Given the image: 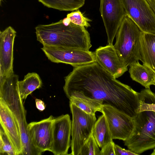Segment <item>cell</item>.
I'll use <instances>...</instances> for the list:
<instances>
[{"label":"cell","mask_w":155,"mask_h":155,"mask_svg":"<svg viewBox=\"0 0 155 155\" xmlns=\"http://www.w3.org/2000/svg\"><path fill=\"white\" fill-rule=\"evenodd\" d=\"M94 53L96 61L114 78L121 76L128 70L113 44L100 46Z\"/></svg>","instance_id":"13"},{"label":"cell","mask_w":155,"mask_h":155,"mask_svg":"<svg viewBox=\"0 0 155 155\" xmlns=\"http://www.w3.org/2000/svg\"><path fill=\"white\" fill-rule=\"evenodd\" d=\"M139 98L140 103L139 112L151 111L155 113V94L150 88L142 90L139 92Z\"/></svg>","instance_id":"22"},{"label":"cell","mask_w":155,"mask_h":155,"mask_svg":"<svg viewBox=\"0 0 155 155\" xmlns=\"http://www.w3.org/2000/svg\"><path fill=\"white\" fill-rule=\"evenodd\" d=\"M142 31L126 14L116 34L114 46L127 67L140 60V38Z\"/></svg>","instance_id":"5"},{"label":"cell","mask_w":155,"mask_h":155,"mask_svg":"<svg viewBox=\"0 0 155 155\" xmlns=\"http://www.w3.org/2000/svg\"><path fill=\"white\" fill-rule=\"evenodd\" d=\"M114 151L115 155H138L129 149L126 150L115 143Z\"/></svg>","instance_id":"27"},{"label":"cell","mask_w":155,"mask_h":155,"mask_svg":"<svg viewBox=\"0 0 155 155\" xmlns=\"http://www.w3.org/2000/svg\"><path fill=\"white\" fill-rule=\"evenodd\" d=\"M16 35L11 26L0 32V80L14 73L13 46Z\"/></svg>","instance_id":"14"},{"label":"cell","mask_w":155,"mask_h":155,"mask_svg":"<svg viewBox=\"0 0 155 155\" xmlns=\"http://www.w3.org/2000/svg\"><path fill=\"white\" fill-rule=\"evenodd\" d=\"M18 81V76L14 73L0 80V99L9 108L18 126L22 145L21 155H40L32 144L28 134L26 112L19 93Z\"/></svg>","instance_id":"3"},{"label":"cell","mask_w":155,"mask_h":155,"mask_svg":"<svg viewBox=\"0 0 155 155\" xmlns=\"http://www.w3.org/2000/svg\"><path fill=\"white\" fill-rule=\"evenodd\" d=\"M68 99L70 102L88 114L94 115L97 111L101 112L103 105L101 101L78 95H72Z\"/></svg>","instance_id":"19"},{"label":"cell","mask_w":155,"mask_h":155,"mask_svg":"<svg viewBox=\"0 0 155 155\" xmlns=\"http://www.w3.org/2000/svg\"><path fill=\"white\" fill-rule=\"evenodd\" d=\"M2 0H0V5H1V2H2Z\"/></svg>","instance_id":"31"},{"label":"cell","mask_w":155,"mask_h":155,"mask_svg":"<svg viewBox=\"0 0 155 155\" xmlns=\"http://www.w3.org/2000/svg\"><path fill=\"white\" fill-rule=\"evenodd\" d=\"M126 14L144 33L155 34V13L146 0H121Z\"/></svg>","instance_id":"8"},{"label":"cell","mask_w":155,"mask_h":155,"mask_svg":"<svg viewBox=\"0 0 155 155\" xmlns=\"http://www.w3.org/2000/svg\"><path fill=\"white\" fill-rule=\"evenodd\" d=\"M154 85H155V84H154Z\"/></svg>","instance_id":"32"},{"label":"cell","mask_w":155,"mask_h":155,"mask_svg":"<svg viewBox=\"0 0 155 155\" xmlns=\"http://www.w3.org/2000/svg\"><path fill=\"white\" fill-rule=\"evenodd\" d=\"M54 117H48L28 124L27 130L31 143L41 154L50 151L52 142V127Z\"/></svg>","instance_id":"12"},{"label":"cell","mask_w":155,"mask_h":155,"mask_svg":"<svg viewBox=\"0 0 155 155\" xmlns=\"http://www.w3.org/2000/svg\"><path fill=\"white\" fill-rule=\"evenodd\" d=\"M41 50L51 61L64 63L73 67L96 61L94 52L89 50L43 46Z\"/></svg>","instance_id":"7"},{"label":"cell","mask_w":155,"mask_h":155,"mask_svg":"<svg viewBox=\"0 0 155 155\" xmlns=\"http://www.w3.org/2000/svg\"><path fill=\"white\" fill-rule=\"evenodd\" d=\"M92 135L99 147L113 140V139L104 115L102 114L96 121L93 130Z\"/></svg>","instance_id":"18"},{"label":"cell","mask_w":155,"mask_h":155,"mask_svg":"<svg viewBox=\"0 0 155 155\" xmlns=\"http://www.w3.org/2000/svg\"><path fill=\"white\" fill-rule=\"evenodd\" d=\"M44 6L61 11L78 9L84 4L85 0H38Z\"/></svg>","instance_id":"21"},{"label":"cell","mask_w":155,"mask_h":155,"mask_svg":"<svg viewBox=\"0 0 155 155\" xmlns=\"http://www.w3.org/2000/svg\"><path fill=\"white\" fill-rule=\"evenodd\" d=\"M35 102L36 107L40 111L44 110L45 108V105L44 102L40 99H36Z\"/></svg>","instance_id":"28"},{"label":"cell","mask_w":155,"mask_h":155,"mask_svg":"<svg viewBox=\"0 0 155 155\" xmlns=\"http://www.w3.org/2000/svg\"><path fill=\"white\" fill-rule=\"evenodd\" d=\"M0 123L11 141L17 155H21L22 145L20 129L10 110L0 99Z\"/></svg>","instance_id":"15"},{"label":"cell","mask_w":155,"mask_h":155,"mask_svg":"<svg viewBox=\"0 0 155 155\" xmlns=\"http://www.w3.org/2000/svg\"><path fill=\"white\" fill-rule=\"evenodd\" d=\"M115 143L113 140L104 146L101 149L100 155H115Z\"/></svg>","instance_id":"26"},{"label":"cell","mask_w":155,"mask_h":155,"mask_svg":"<svg viewBox=\"0 0 155 155\" xmlns=\"http://www.w3.org/2000/svg\"><path fill=\"white\" fill-rule=\"evenodd\" d=\"M155 13V0H146Z\"/></svg>","instance_id":"29"},{"label":"cell","mask_w":155,"mask_h":155,"mask_svg":"<svg viewBox=\"0 0 155 155\" xmlns=\"http://www.w3.org/2000/svg\"><path fill=\"white\" fill-rule=\"evenodd\" d=\"M72 121L70 115L54 117L52 127V142L50 150L54 155H67L71 146Z\"/></svg>","instance_id":"11"},{"label":"cell","mask_w":155,"mask_h":155,"mask_svg":"<svg viewBox=\"0 0 155 155\" xmlns=\"http://www.w3.org/2000/svg\"><path fill=\"white\" fill-rule=\"evenodd\" d=\"M100 151L92 135L81 147L79 155H100Z\"/></svg>","instance_id":"24"},{"label":"cell","mask_w":155,"mask_h":155,"mask_svg":"<svg viewBox=\"0 0 155 155\" xmlns=\"http://www.w3.org/2000/svg\"><path fill=\"white\" fill-rule=\"evenodd\" d=\"M140 55L143 64L155 73V34L142 31Z\"/></svg>","instance_id":"16"},{"label":"cell","mask_w":155,"mask_h":155,"mask_svg":"<svg viewBox=\"0 0 155 155\" xmlns=\"http://www.w3.org/2000/svg\"><path fill=\"white\" fill-rule=\"evenodd\" d=\"M153 152L152 153L151 155H155V149H153Z\"/></svg>","instance_id":"30"},{"label":"cell","mask_w":155,"mask_h":155,"mask_svg":"<svg viewBox=\"0 0 155 155\" xmlns=\"http://www.w3.org/2000/svg\"><path fill=\"white\" fill-rule=\"evenodd\" d=\"M106 118L113 139L124 141L131 134L134 127L133 118L107 104H104L101 112Z\"/></svg>","instance_id":"9"},{"label":"cell","mask_w":155,"mask_h":155,"mask_svg":"<svg viewBox=\"0 0 155 155\" xmlns=\"http://www.w3.org/2000/svg\"><path fill=\"white\" fill-rule=\"evenodd\" d=\"M129 72L133 80L145 88H150V85H154L155 73L147 66L140 64L139 61L130 65Z\"/></svg>","instance_id":"17"},{"label":"cell","mask_w":155,"mask_h":155,"mask_svg":"<svg viewBox=\"0 0 155 155\" xmlns=\"http://www.w3.org/2000/svg\"><path fill=\"white\" fill-rule=\"evenodd\" d=\"M133 120V130L124 141V145L138 155L155 149V113L151 111L139 112Z\"/></svg>","instance_id":"4"},{"label":"cell","mask_w":155,"mask_h":155,"mask_svg":"<svg viewBox=\"0 0 155 155\" xmlns=\"http://www.w3.org/2000/svg\"><path fill=\"white\" fill-rule=\"evenodd\" d=\"M67 18L71 22L76 25L86 28L91 26L89 22L92 20L84 17L78 9L68 14Z\"/></svg>","instance_id":"25"},{"label":"cell","mask_w":155,"mask_h":155,"mask_svg":"<svg viewBox=\"0 0 155 155\" xmlns=\"http://www.w3.org/2000/svg\"><path fill=\"white\" fill-rule=\"evenodd\" d=\"M38 41L43 46L89 51L92 46L90 34L84 27L74 24L67 17L35 28Z\"/></svg>","instance_id":"2"},{"label":"cell","mask_w":155,"mask_h":155,"mask_svg":"<svg viewBox=\"0 0 155 155\" xmlns=\"http://www.w3.org/2000/svg\"><path fill=\"white\" fill-rule=\"evenodd\" d=\"M42 84L41 78L37 73H28L23 80L19 81L18 82L19 93L22 99L25 100L33 91L41 87Z\"/></svg>","instance_id":"20"},{"label":"cell","mask_w":155,"mask_h":155,"mask_svg":"<svg viewBox=\"0 0 155 155\" xmlns=\"http://www.w3.org/2000/svg\"><path fill=\"white\" fill-rule=\"evenodd\" d=\"M0 154L17 155L14 148L5 132L0 126Z\"/></svg>","instance_id":"23"},{"label":"cell","mask_w":155,"mask_h":155,"mask_svg":"<svg viewBox=\"0 0 155 155\" xmlns=\"http://www.w3.org/2000/svg\"><path fill=\"white\" fill-rule=\"evenodd\" d=\"M100 11L107 37L108 44L113 41L126 15L121 0H100Z\"/></svg>","instance_id":"10"},{"label":"cell","mask_w":155,"mask_h":155,"mask_svg":"<svg viewBox=\"0 0 155 155\" xmlns=\"http://www.w3.org/2000/svg\"><path fill=\"white\" fill-rule=\"evenodd\" d=\"M69 105L72 114L70 154L79 155L81 147L92 135L97 119L95 114L87 113L71 102Z\"/></svg>","instance_id":"6"},{"label":"cell","mask_w":155,"mask_h":155,"mask_svg":"<svg viewBox=\"0 0 155 155\" xmlns=\"http://www.w3.org/2000/svg\"><path fill=\"white\" fill-rule=\"evenodd\" d=\"M65 77L67 97L84 96L102 102L133 118L139 112V92L114 78L97 62L73 67Z\"/></svg>","instance_id":"1"}]
</instances>
